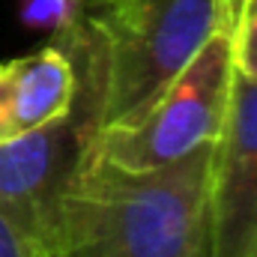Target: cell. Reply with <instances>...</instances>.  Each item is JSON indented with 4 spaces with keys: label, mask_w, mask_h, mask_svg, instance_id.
<instances>
[{
    "label": "cell",
    "mask_w": 257,
    "mask_h": 257,
    "mask_svg": "<svg viewBox=\"0 0 257 257\" xmlns=\"http://www.w3.org/2000/svg\"><path fill=\"white\" fill-rule=\"evenodd\" d=\"M233 0H87L102 66V126L147 105L206 39L230 27Z\"/></svg>",
    "instance_id": "7a4b0ae2"
},
{
    "label": "cell",
    "mask_w": 257,
    "mask_h": 257,
    "mask_svg": "<svg viewBox=\"0 0 257 257\" xmlns=\"http://www.w3.org/2000/svg\"><path fill=\"white\" fill-rule=\"evenodd\" d=\"M257 251V81L233 72L221 132L212 144L209 257Z\"/></svg>",
    "instance_id": "5b68a950"
},
{
    "label": "cell",
    "mask_w": 257,
    "mask_h": 257,
    "mask_svg": "<svg viewBox=\"0 0 257 257\" xmlns=\"http://www.w3.org/2000/svg\"><path fill=\"white\" fill-rule=\"evenodd\" d=\"M230 78V27H221L147 105L99 128L90 156L123 171H156L215 144Z\"/></svg>",
    "instance_id": "277c9868"
},
{
    "label": "cell",
    "mask_w": 257,
    "mask_h": 257,
    "mask_svg": "<svg viewBox=\"0 0 257 257\" xmlns=\"http://www.w3.org/2000/svg\"><path fill=\"white\" fill-rule=\"evenodd\" d=\"M78 69L57 42L0 63V147L69 114Z\"/></svg>",
    "instance_id": "8992f818"
},
{
    "label": "cell",
    "mask_w": 257,
    "mask_h": 257,
    "mask_svg": "<svg viewBox=\"0 0 257 257\" xmlns=\"http://www.w3.org/2000/svg\"><path fill=\"white\" fill-rule=\"evenodd\" d=\"M0 257H54L45 245H39L36 239L24 236L15 224H9L0 215Z\"/></svg>",
    "instance_id": "9c48e42d"
},
{
    "label": "cell",
    "mask_w": 257,
    "mask_h": 257,
    "mask_svg": "<svg viewBox=\"0 0 257 257\" xmlns=\"http://www.w3.org/2000/svg\"><path fill=\"white\" fill-rule=\"evenodd\" d=\"M230 60L233 72L257 81V0H233Z\"/></svg>",
    "instance_id": "52a82bcc"
},
{
    "label": "cell",
    "mask_w": 257,
    "mask_h": 257,
    "mask_svg": "<svg viewBox=\"0 0 257 257\" xmlns=\"http://www.w3.org/2000/svg\"><path fill=\"white\" fill-rule=\"evenodd\" d=\"M87 12V0H18L21 24L39 33H63L75 27Z\"/></svg>",
    "instance_id": "ba28073f"
},
{
    "label": "cell",
    "mask_w": 257,
    "mask_h": 257,
    "mask_svg": "<svg viewBox=\"0 0 257 257\" xmlns=\"http://www.w3.org/2000/svg\"><path fill=\"white\" fill-rule=\"evenodd\" d=\"M197 257H209V242H206V245H203V248L197 251Z\"/></svg>",
    "instance_id": "30bf717a"
},
{
    "label": "cell",
    "mask_w": 257,
    "mask_h": 257,
    "mask_svg": "<svg viewBox=\"0 0 257 257\" xmlns=\"http://www.w3.org/2000/svg\"><path fill=\"white\" fill-rule=\"evenodd\" d=\"M212 144L156 171L87 153L66 189L54 257H197L209 242Z\"/></svg>",
    "instance_id": "6da1fadb"
},
{
    "label": "cell",
    "mask_w": 257,
    "mask_h": 257,
    "mask_svg": "<svg viewBox=\"0 0 257 257\" xmlns=\"http://www.w3.org/2000/svg\"><path fill=\"white\" fill-rule=\"evenodd\" d=\"M78 69V96L60 120L0 147V215L51 251L60 203L102 128V66L96 36L81 18L51 36Z\"/></svg>",
    "instance_id": "3957f363"
},
{
    "label": "cell",
    "mask_w": 257,
    "mask_h": 257,
    "mask_svg": "<svg viewBox=\"0 0 257 257\" xmlns=\"http://www.w3.org/2000/svg\"><path fill=\"white\" fill-rule=\"evenodd\" d=\"M251 257H257V251H254V254H251Z\"/></svg>",
    "instance_id": "8fae6325"
}]
</instances>
